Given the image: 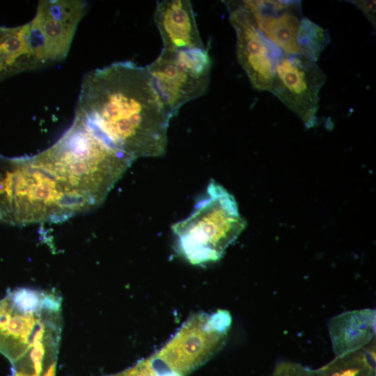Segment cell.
I'll use <instances>...</instances> for the list:
<instances>
[{
    "label": "cell",
    "mask_w": 376,
    "mask_h": 376,
    "mask_svg": "<svg viewBox=\"0 0 376 376\" xmlns=\"http://www.w3.org/2000/svg\"><path fill=\"white\" fill-rule=\"evenodd\" d=\"M75 116L134 160L165 152L173 117L146 67L132 61L86 74Z\"/></svg>",
    "instance_id": "cell-1"
},
{
    "label": "cell",
    "mask_w": 376,
    "mask_h": 376,
    "mask_svg": "<svg viewBox=\"0 0 376 376\" xmlns=\"http://www.w3.org/2000/svg\"><path fill=\"white\" fill-rule=\"evenodd\" d=\"M31 158L84 211L101 204L134 161L75 116L53 145Z\"/></svg>",
    "instance_id": "cell-2"
},
{
    "label": "cell",
    "mask_w": 376,
    "mask_h": 376,
    "mask_svg": "<svg viewBox=\"0 0 376 376\" xmlns=\"http://www.w3.org/2000/svg\"><path fill=\"white\" fill-rule=\"evenodd\" d=\"M82 212L31 157H0V221L15 225L55 222Z\"/></svg>",
    "instance_id": "cell-3"
},
{
    "label": "cell",
    "mask_w": 376,
    "mask_h": 376,
    "mask_svg": "<svg viewBox=\"0 0 376 376\" xmlns=\"http://www.w3.org/2000/svg\"><path fill=\"white\" fill-rule=\"evenodd\" d=\"M245 227L233 195L211 181L192 213L171 228L179 253L190 263L203 265L221 259Z\"/></svg>",
    "instance_id": "cell-4"
},
{
    "label": "cell",
    "mask_w": 376,
    "mask_h": 376,
    "mask_svg": "<svg viewBox=\"0 0 376 376\" xmlns=\"http://www.w3.org/2000/svg\"><path fill=\"white\" fill-rule=\"evenodd\" d=\"M231 323V315L226 310L192 315L164 346L150 356L152 363L164 374L187 376L221 349Z\"/></svg>",
    "instance_id": "cell-5"
},
{
    "label": "cell",
    "mask_w": 376,
    "mask_h": 376,
    "mask_svg": "<svg viewBox=\"0 0 376 376\" xmlns=\"http://www.w3.org/2000/svg\"><path fill=\"white\" fill-rule=\"evenodd\" d=\"M61 298L32 308L10 290L0 299V352L13 364L40 340L61 336Z\"/></svg>",
    "instance_id": "cell-6"
},
{
    "label": "cell",
    "mask_w": 376,
    "mask_h": 376,
    "mask_svg": "<svg viewBox=\"0 0 376 376\" xmlns=\"http://www.w3.org/2000/svg\"><path fill=\"white\" fill-rule=\"evenodd\" d=\"M211 65V58L206 48L162 49L146 68L174 116L185 104L205 93L210 83Z\"/></svg>",
    "instance_id": "cell-7"
},
{
    "label": "cell",
    "mask_w": 376,
    "mask_h": 376,
    "mask_svg": "<svg viewBox=\"0 0 376 376\" xmlns=\"http://www.w3.org/2000/svg\"><path fill=\"white\" fill-rule=\"evenodd\" d=\"M80 0L40 1L29 24V38L41 65L63 60L86 11Z\"/></svg>",
    "instance_id": "cell-8"
},
{
    "label": "cell",
    "mask_w": 376,
    "mask_h": 376,
    "mask_svg": "<svg viewBox=\"0 0 376 376\" xmlns=\"http://www.w3.org/2000/svg\"><path fill=\"white\" fill-rule=\"evenodd\" d=\"M325 80V75L315 62L300 54H284L275 67L268 91L309 128L317 123L319 92Z\"/></svg>",
    "instance_id": "cell-9"
},
{
    "label": "cell",
    "mask_w": 376,
    "mask_h": 376,
    "mask_svg": "<svg viewBox=\"0 0 376 376\" xmlns=\"http://www.w3.org/2000/svg\"><path fill=\"white\" fill-rule=\"evenodd\" d=\"M224 2L236 33L238 61L253 87L268 91L275 67L284 54L257 29L238 1Z\"/></svg>",
    "instance_id": "cell-10"
},
{
    "label": "cell",
    "mask_w": 376,
    "mask_h": 376,
    "mask_svg": "<svg viewBox=\"0 0 376 376\" xmlns=\"http://www.w3.org/2000/svg\"><path fill=\"white\" fill-rule=\"evenodd\" d=\"M257 29L285 54H299L296 38L301 3L295 1H238Z\"/></svg>",
    "instance_id": "cell-11"
},
{
    "label": "cell",
    "mask_w": 376,
    "mask_h": 376,
    "mask_svg": "<svg viewBox=\"0 0 376 376\" xmlns=\"http://www.w3.org/2000/svg\"><path fill=\"white\" fill-rule=\"evenodd\" d=\"M155 22L160 33L164 49L205 48L190 1H157L155 11Z\"/></svg>",
    "instance_id": "cell-12"
},
{
    "label": "cell",
    "mask_w": 376,
    "mask_h": 376,
    "mask_svg": "<svg viewBox=\"0 0 376 376\" xmlns=\"http://www.w3.org/2000/svg\"><path fill=\"white\" fill-rule=\"evenodd\" d=\"M376 312L363 308L343 312L328 322L336 357L360 349L375 338Z\"/></svg>",
    "instance_id": "cell-13"
},
{
    "label": "cell",
    "mask_w": 376,
    "mask_h": 376,
    "mask_svg": "<svg viewBox=\"0 0 376 376\" xmlns=\"http://www.w3.org/2000/svg\"><path fill=\"white\" fill-rule=\"evenodd\" d=\"M375 338L366 346L336 357L313 370V376H375Z\"/></svg>",
    "instance_id": "cell-14"
},
{
    "label": "cell",
    "mask_w": 376,
    "mask_h": 376,
    "mask_svg": "<svg viewBox=\"0 0 376 376\" xmlns=\"http://www.w3.org/2000/svg\"><path fill=\"white\" fill-rule=\"evenodd\" d=\"M299 54L315 62L329 42L328 32L308 18L302 17L296 38Z\"/></svg>",
    "instance_id": "cell-15"
},
{
    "label": "cell",
    "mask_w": 376,
    "mask_h": 376,
    "mask_svg": "<svg viewBox=\"0 0 376 376\" xmlns=\"http://www.w3.org/2000/svg\"><path fill=\"white\" fill-rule=\"evenodd\" d=\"M104 376H167L159 373L150 357L142 359L134 366L119 373Z\"/></svg>",
    "instance_id": "cell-16"
},
{
    "label": "cell",
    "mask_w": 376,
    "mask_h": 376,
    "mask_svg": "<svg viewBox=\"0 0 376 376\" xmlns=\"http://www.w3.org/2000/svg\"><path fill=\"white\" fill-rule=\"evenodd\" d=\"M313 370L290 361L278 363L272 376H313Z\"/></svg>",
    "instance_id": "cell-17"
},
{
    "label": "cell",
    "mask_w": 376,
    "mask_h": 376,
    "mask_svg": "<svg viewBox=\"0 0 376 376\" xmlns=\"http://www.w3.org/2000/svg\"><path fill=\"white\" fill-rule=\"evenodd\" d=\"M368 17L370 22L375 25V1H352Z\"/></svg>",
    "instance_id": "cell-18"
}]
</instances>
